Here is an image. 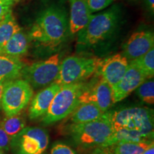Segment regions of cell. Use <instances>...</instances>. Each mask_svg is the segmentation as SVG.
Here are the masks:
<instances>
[{
	"mask_svg": "<svg viewBox=\"0 0 154 154\" xmlns=\"http://www.w3.org/2000/svg\"><path fill=\"white\" fill-rule=\"evenodd\" d=\"M69 34L66 10L57 6L47 7L40 13L29 34L36 47L54 51L64 43Z\"/></svg>",
	"mask_w": 154,
	"mask_h": 154,
	"instance_id": "6da1fadb",
	"label": "cell"
},
{
	"mask_svg": "<svg viewBox=\"0 0 154 154\" xmlns=\"http://www.w3.org/2000/svg\"><path fill=\"white\" fill-rule=\"evenodd\" d=\"M120 20V11L116 7L92 15L85 27L77 34L78 49H92L111 38L117 32Z\"/></svg>",
	"mask_w": 154,
	"mask_h": 154,
	"instance_id": "7a4b0ae2",
	"label": "cell"
},
{
	"mask_svg": "<svg viewBox=\"0 0 154 154\" xmlns=\"http://www.w3.org/2000/svg\"><path fill=\"white\" fill-rule=\"evenodd\" d=\"M153 111L147 108L131 107L106 112L113 130H137L149 140L153 137Z\"/></svg>",
	"mask_w": 154,
	"mask_h": 154,
	"instance_id": "3957f363",
	"label": "cell"
},
{
	"mask_svg": "<svg viewBox=\"0 0 154 154\" xmlns=\"http://www.w3.org/2000/svg\"><path fill=\"white\" fill-rule=\"evenodd\" d=\"M86 86L83 82H79L61 86L44 115L43 124H54L72 113L80 104L79 97Z\"/></svg>",
	"mask_w": 154,
	"mask_h": 154,
	"instance_id": "277c9868",
	"label": "cell"
},
{
	"mask_svg": "<svg viewBox=\"0 0 154 154\" xmlns=\"http://www.w3.org/2000/svg\"><path fill=\"white\" fill-rule=\"evenodd\" d=\"M71 134L75 142L84 147L103 146L111 138L113 130L106 112L96 120L74 124L71 127Z\"/></svg>",
	"mask_w": 154,
	"mask_h": 154,
	"instance_id": "5b68a950",
	"label": "cell"
},
{
	"mask_svg": "<svg viewBox=\"0 0 154 154\" xmlns=\"http://www.w3.org/2000/svg\"><path fill=\"white\" fill-rule=\"evenodd\" d=\"M101 59L72 56L61 61L55 82L61 86L82 82L97 72Z\"/></svg>",
	"mask_w": 154,
	"mask_h": 154,
	"instance_id": "8992f818",
	"label": "cell"
},
{
	"mask_svg": "<svg viewBox=\"0 0 154 154\" xmlns=\"http://www.w3.org/2000/svg\"><path fill=\"white\" fill-rule=\"evenodd\" d=\"M61 62V54L58 53L44 59L25 66L21 76L32 88L47 87L55 82Z\"/></svg>",
	"mask_w": 154,
	"mask_h": 154,
	"instance_id": "52a82bcc",
	"label": "cell"
},
{
	"mask_svg": "<svg viewBox=\"0 0 154 154\" xmlns=\"http://www.w3.org/2000/svg\"><path fill=\"white\" fill-rule=\"evenodd\" d=\"M33 94V88L26 81H9L5 83L1 107L7 116L19 114L27 106Z\"/></svg>",
	"mask_w": 154,
	"mask_h": 154,
	"instance_id": "ba28073f",
	"label": "cell"
},
{
	"mask_svg": "<svg viewBox=\"0 0 154 154\" xmlns=\"http://www.w3.org/2000/svg\"><path fill=\"white\" fill-rule=\"evenodd\" d=\"M49 138L47 131L38 127H25L11 139L14 154H42L47 149Z\"/></svg>",
	"mask_w": 154,
	"mask_h": 154,
	"instance_id": "9c48e42d",
	"label": "cell"
},
{
	"mask_svg": "<svg viewBox=\"0 0 154 154\" xmlns=\"http://www.w3.org/2000/svg\"><path fill=\"white\" fill-rule=\"evenodd\" d=\"M79 103H91L106 112L113 104L111 86L101 78L90 86H86L79 97Z\"/></svg>",
	"mask_w": 154,
	"mask_h": 154,
	"instance_id": "30bf717a",
	"label": "cell"
},
{
	"mask_svg": "<svg viewBox=\"0 0 154 154\" xmlns=\"http://www.w3.org/2000/svg\"><path fill=\"white\" fill-rule=\"evenodd\" d=\"M146 79V76L138 66L129 61L128 69L124 76L116 85L111 87L113 91V103H115L124 99Z\"/></svg>",
	"mask_w": 154,
	"mask_h": 154,
	"instance_id": "8fae6325",
	"label": "cell"
},
{
	"mask_svg": "<svg viewBox=\"0 0 154 154\" xmlns=\"http://www.w3.org/2000/svg\"><path fill=\"white\" fill-rule=\"evenodd\" d=\"M129 61L121 54L101 59L97 69L101 77L111 87L120 81L128 69Z\"/></svg>",
	"mask_w": 154,
	"mask_h": 154,
	"instance_id": "7c38bea8",
	"label": "cell"
},
{
	"mask_svg": "<svg viewBox=\"0 0 154 154\" xmlns=\"http://www.w3.org/2000/svg\"><path fill=\"white\" fill-rule=\"evenodd\" d=\"M154 47V35L151 31H138L123 45V56L131 61L149 52Z\"/></svg>",
	"mask_w": 154,
	"mask_h": 154,
	"instance_id": "4fadbf2b",
	"label": "cell"
},
{
	"mask_svg": "<svg viewBox=\"0 0 154 154\" xmlns=\"http://www.w3.org/2000/svg\"><path fill=\"white\" fill-rule=\"evenodd\" d=\"M60 88V85L54 82L36 94L29 109V116L30 119L39 118L45 114L54 97Z\"/></svg>",
	"mask_w": 154,
	"mask_h": 154,
	"instance_id": "5bb4252c",
	"label": "cell"
},
{
	"mask_svg": "<svg viewBox=\"0 0 154 154\" xmlns=\"http://www.w3.org/2000/svg\"><path fill=\"white\" fill-rule=\"evenodd\" d=\"M69 2L70 5L69 34L74 36L85 27L93 14L88 9L84 0H69Z\"/></svg>",
	"mask_w": 154,
	"mask_h": 154,
	"instance_id": "9a60e30c",
	"label": "cell"
},
{
	"mask_svg": "<svg viewBox=\"0 0 154 154\" xmlns=\"http://www.w3.org/2000/svg\"><path fill=\"white\" fill-rule=\"evenodd\" d=\"M30 39L29 34L20 29L12 36L2 49L0 55L18 58L26 54L29 47Z\"/></svg>",
	"mask_w": 154,
	"mask_h": 154,
	"instance_id": "2e32d148",
	"label": "cell"
},
{
	"mask_svg": "<svg viewBox=\"0 0 154 154\" xmlns=\"http://www.w3.org/2000/svg\"><path fill=\"white\" fill-rule=\"evenodd\" d=\"M24 64L18 58L0 55V82H7L21 76Z\"/></svg>",
	"mask_w": 154,
	"mask_h": 154,
	"instance_id": "e0dca14e",
	"label": "cell"
},
{
	"mask_svg": "<svg viewBox=\"0 0 154 154\" xmlns=\"http://www.w3.org/2000/svg\"><path fill=\"white\" fill-rule=\"evenodd\" d=\"M105 112L91 103H82L73 111L71 120L74 124H83L103 117Z\"/></svg>",
	"mask_w": 154,
	"mask_h": 154,
	"instance_id": "ac0fdd59",
	"label": "cell"
},
{
	"mask_svg": "<svg viewBox=\"0 0 154 154\" xmlns=\"http://www.w3.org/2000/svg\"><path fill=\"white\" fill-rule=\"evenodd\" d=\"M140 141H151L140 133L139 131L120 128L115 130L111 138L103 146L108 147L119 143L125 142H140Z\"/></svg>",
	"mask_w": 154,
	"mask_h": 154,
	"instance_id": "d6986e66",
	"label": "cell"
},
{
	"mask_svg": "<svg viewBox=\"0 0 154 154\" xmlns=\"http://www.w3.org/2000/svg\"><path fill=\"white\" fill-rule=\"evenodd\" d=\"M20 29L10 11L0 21V52L7 42Z\"/></svg>",
	"mask_w": 154,
	"mask_h": 154,
	"instance_id": "ffe728a7",
	"label": "cell"
},
{
	"mask_svg": "<svg viewBox=\"0 0 154 154\" xmlns=\"http://www.w3.org/2000/svg\"><path fill=\"white\" fill-rule=\"evenodd\" d=\"M153 143L151 141L125 142L111 146L113 154H142Z\"/></svg>",
	"mask_w": 154,
	"mask_h": 154,
	"instance_id": "44dd1931",
	"label": "cell"
},
{
	"mask_svg": "<svg viewBox=\"0 0 154 154\" xmlns=\"http://www.w3.org/2000/svg\"><path fill=\"white\" fill-rule=\"evenodd\" d=\"M25 126L24 119L19 114L7 116L0 123V128L5 131L11 139L22 131L26 127Z\"/></svg>",
	"mask_w": 154,
	"mask_h": 154,
	"instance_id": "7402d4cb",
	"label": "cell"
},
{
	"mask_svg": "<svg viewBox=\"0 0 154 154\" xmlns=\"http://www.w3.org/2000/svg\"><path fill=\"white\" fill-rule=\"evenodd\" d=\"M131 61L138 66L146 78H153L154 75V48L142 57Z\"/></svg>",
	"mask_w": 154,
	"mask_h": 154,
	"instance_id": "603a6c76",
	"label": "cell"
},
{
	"mask_svg": "<svg viewBox=\"0 0 154 154\" xmlns=\"http://www.w3.org/2000/svg\"><path fill=\"white\" fill-rule=\"evenodd\" d=\"M136 93L143 102L149 104L154 103V81L152 79L145 81L136 88Z\"/></svg>",
	"mask_w": 154,
	"mask_h": 154,
	"instance_id": "cb8c5ba5",
	"label": "cell"
},
{
	"mask_svg": "<svg viewBox=\"0 0 154 154\" xmlns=\"http://www.w3.org/2000/svg\"><path fill=\"white\" fill-rule=\"evenodd\" d=\"M114 1L115 0H84L88 9L92 14L103 10Z\"/></svg>",
	"mask_w": 154,
	"mask_h": 154,
	"instance_id": "d4e9b609",
	"label": "cell"
},
{
	"mask_svg": "<svg viewBox=\"0 0 154 154\" xmlns=\"http://www.w3.org/2000/svg\"><path fill=\"white\" fill-rule=\"evenodd\" d=\"M51 154H76V153L66 144L57 143L51 148Z\"/></svg>",
	"mask_w": 154,
	"mask_h": 154,
	"instance_id": "484cf974",
	"label": "cell"
},
{
	"mask_svg": "<svg viewBox=\"0 0 154 154\" xmlns=\"http://www.w3.org/2000/svg\"><path fill=\"white\" fill-rule=\"evenodd\" d=\"M11 149V138L5 131L0 128V149L7 151Z\"/></svg>",
	"mask_w": 154,
	"mask_h": 154,
	"instance_id": "4316f807",
	"label": "cell"
},
{
	"mask_svg": "<svg viewBox=\"0 0 154 154\" xmlns=\"http://www.w3.org/2000/svg\"><path fill=\"white\" fill-rule=\"evenodd\" d=\"M13 1L10 0H0V21L11 11V8Z\"/></svg>",
	"mask_w": 154,
	"mask_h": 154,
	"instance_id": "83f0119b",
	"label": "cell"
},
{
	"mask_svg": "<svg viewBox=\"0 0 154 154\" xmlns=\"http://www.w3.org/2000/svg\"><path fill=\"white\" fill-rule=\"evenodd\" d=\"M88 154H113V153L111 151L110 146H108V147L99 146V148L94 149L93 151Z\"/></svg>",
	"mask_w": 154,
	"mask_h": 154,
	"instance_id": "f1b7e54d",
	"label": "cell"
},
{
	"mask_svg": "<svg viewBox=\"0 0 154 154\" xmlns=\"http://www.w3.org/2000/svg\"><path fill=\"white\" fill-rule=\"evenodd\" d=\"M146 5L147 6L148 9L153 14L154 11V0H146Z\"/></svg>",
	"mask_w": 154,
	"mask_h": 154,
	"instance_id": "f546056e",
	"label": "cell"
},
{
	"mask_svg": "<svg viewBox=\"0 0 154 154\" xmlns=\"http://www.w3.org/2000/svg\"><path fill=\"white\" fill-rule=\"evenodd\" d=\"M142 154H154V146L153 143L151 146H150Z\"/></svg>",
	"mask_w": 154,
	"mask_h": 154,
	"instance_id": "4dcf8cb0",
	"label": "cell"
},
{
	"mask_svg": "<svg viewBox=\"0 0 154 154\" xmlns=\"http://www.w3.org/2000/svg\"><path fill=\"white\" fill-rule=\"evenodd\" d=\"M4 86H5V83L0 82V107H1L2 99V94H3Z\"/></svg>",
	"mask_w": 154,
	"mask_h": 154,
	"instance_id": "1f68e13d",
	"label": "cell"
},
{
	"mask_svg": "<svg viewBox=\"0 0 154 154\" xmlns=\"http://www.w3.org/2000/svg\"><path fill=\"white\" fill-rule=\"evenodd\" d=\"M0 154H5V151H2V150H1V149H0Z\"/></svg>",
	"mask_w": 154,
	"mask_h": 154,
	"instance_id": "d6a6232c",
	"label": "cell"
},
{
	"mask_svg": "<svg viewBox=\"0 0 154 154\" xmlns=\"http://www.w3.org/2000/svg\"><path fill=\"white\" fill-rule=\"evenodd\" d=\"M130 1H136V0H130Z\"/></svg>",
	"mask_w": 154,
	"mask_h": 154,
	"instance_id": "836d02e7",
	"label": "cell"
},
{
	"mask_svg": "<svg viewBox=\"0 0 154 154\" xmlns=\"http://www.w3.org/2000/svg\"><path fill=\"white\" fill-rule=\"evenodd\" d=\"M10 1H14V0H10Z\"/></svg>",
	"mask_w": 154,
	"mask_h": 154,
	"instance_id": "e575fe53",
	"label": "cell"
}]
</instances>
